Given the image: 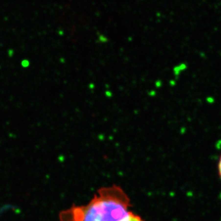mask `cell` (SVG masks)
<instances>
[{"mask_svg": "<svg viewBox=\"0 0 221 221\" xmlns=\"http://www.w3.org/2000/svg\"><path fill=\"white\" fill-rule=\"evenodd\" d=\"M119 221H145L140 216L133 213L129 210L122 219Z\"/></svg>", "mask_w": 221, "mask_h": 221, "instance_id": "7a4b0ae2", "label": "cell"}, {"mask_svg": "<svg viewBox=\"0 0 221 221\" xmlns=\"http://www.w3.org/2000/svg\"><path fill=\"white\" fill-rule=\"evenodd\" d=\"M14 51H13L12 49H11V50L9 49V51H8V54H9V57H12L13 56V55H14Z\"/></svg>", "mask_w": 221, "mask_h": 221, "instance_id": "5b68a950", "label": "cell"}, {"mask_svg": "<svg viewBox=\"0 0 221 221\" xmlns=\"http://www.w3.org/2000/svg\"><path fill=\"white\" fill-rule=\"evenodd\" d=\"M29 65H30V62L27 59H24L21 61V66L24 69L28 68L29 67Z\"/></svg>", "mask_w": 221, "mask_h": 221, "instance_id": "3957f363", "label": "cell"}, {"mask_svg": "<svg viewBox=\"0 0 221 221\" xmlns=\"http://www.w3.org/2000/svg\"><path fill=\"white\" fill-rule=\"evenodd\" d=\"M130 199L116 185L102 187L92 200L59 213V221H119L129 211Z\"/></svg>", "mask_w": 221, "mask_h": 221, "instance_id": "6da1fadb", "label": "cell"}, {"mask_svg": "<svg viewBox=\"0 0 221 221\" xmlns=\"http://www.w3.org/2000/svg\"><path fill=\"white\" fill-rule=\"evenodd\" d=\"M218 173H219V175H220L221 179V156L219 159V162H218Z\"/></svg>", "mask_w": 221, "mask_h": 221, "instance_id": "277c9868", "label": "cell"}]
</instances>
